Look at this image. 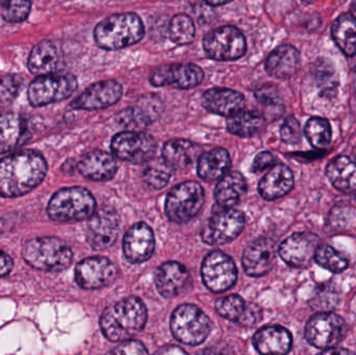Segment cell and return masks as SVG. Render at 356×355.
Returning a JSON list of instances; mask_svg holds the SVG:
<instances>
[{
	"label": "cell",
	"instance_id": "cell-23",
	"mask_svg": "<svg viewBox=\"0 0 356 355\" xmlns=\"http://www.w3.org/2000/svg\"><path fill=\"white\" fill-rule=\"evenodd\" d=\"M77 169L86 179L108 181L116 175L117 163L112 154L102 150H95L86 154L79 160Z\"/></svg>",
	"mask_w": 356,
	"mask_h": 355
},
{
	"label": "cell",
	"instance_id": "cell-29",
	"mask_svg": "<svg viewBox=\"0 0 356 355\" xmlns=\"http://www.w3.org/2000/svg\"><path fill=\"white\" fill-rule=\"evenodd\" d=\"M326 175L339 191L344 193L356 191V164L347 156L334 158L326 167Z\"/></svg>",
	"mask_w": 356,
	"mask_h": 355
},
{
	"label": "cell",
	"instance_id": "cell-50",
	"mask_svg": "<svg viewBox=\"0 0 356 355\" xmlns=\"http://www.w3.org/2000/svg\"><path fill=\"white\" fill-rule=\"evenodd\" d=\"M13 267H14V262H13L12 258L8 254H4L2 250H0V277L10 274Z\"/></svg>",
	"mask_w": 356,
	"mask_h": 355
},
{
	"label": "cell",
	"instance_id": "cell-15",
	"mask_svg": "<svg viewBox=\"0 0 356 355\" xmlns=\"http://www.w3.org/2000/svg\"><path fill=\"white\" fill-rule=\"evenodd\" d=\"M204 79L202 69L191 63H175L159 67L150 75V83L154 87L177 88L188 90L200 85Z\"/></svg>",
	"mask_w": 356,
	"mask_h": 355
},
{
	"label": "cell",
	"instance_id": "cell-31",
	"mask_svg": "<svg viewBox=\"0 0 356 355\" xmlns=\"http://www.w3.org/2000/svg\"><path fill=\"white\" fill-rule=\"evenodd\" d=\"M230 156L224 148H215L199 158L198 175L207 181L221 179L230 167Z\"/></svg>",
	"mask_w": 356,
	"mask_h": 355
},
{
	"label": "cell",
	"instance_id": "cell-16",
	"mask_svg": "<svg viewBox=\"0 0 356 355\" xmlns=\"http://www.w3.org/2000/svg\"><path fill=\"white\" fill-rule=\"evenodd\" d=\"M120 220L112 208H102L94 212L87 226V242L93 249L106 250L112 247L118 238Z\"/></svg>",
	"mask_w": 356,
	"mask_h": 355
},
{
	"label": "cell",
	"instance_id": "cell-3",
	"mask_svg": "<svg viewBox=\"0 0 356 355\" xmlns=\"http://www.w3.org/2000/svg\"><path fill=\"white\" fill-rule=\"evenodd\" d=\"M145 35L143 22L135 13L115 14L94 29V40L104 50H119L135 45Z\"/></svg>",
	"mask_w": 356,
	"mask_h": 355
},
{
	"label": "cell",
	"instance_id": "cell-17",
	"mask_svg": "<svg viewBox=\"0 0 356 355\" xmlns=\"http://www.w3.org/2000/svg\"><path fill=\"white\" fill-rule=\"evenodd\" d=\"M320 239L312 233H296L280 244V258L293 268H305L311 264L319 247Z\"/></svg>",
	"mask_w": 356,
	"mask_h": 355
},
{
	"label": "cell",
	"instance_id": "cell-14",
	"mask_svg": "<svg viewBox=\"0 0 356 355\" xmlns=\"http://www.w3.org/2000/svg\"><path fill=\"white\" fill-rule=\"evenodd\" d=\"M119 269L108 258L93 256L81 261L75 269V281L85 290H98L114 283Z\"/></svg>",
	"mask_w": 356,
	"mask_h": 355
},
{
	"label": "cell",
	"instance_id": "cell-7",
	"mask_svg": "<svg viewBox=\"0 0 356 355\" xmlns=\"http://www.w3.org/2000/svg\"><path fill=\"white\" fill-rule=\"evenodd\" d=\"M204 204V191L200 183L186 181L169 192L165 204L167 217L175 223L192 220Z\"/></svg>",
	"mask_w": 356,
	"mask_h": 355
},
{
	"label": "cell",
	"instance_id": "cell-1",
	"mask_svg": "<svg viewBox=\"0 0 356 355\" xmlns=\"http://www.w3.org/2000/svg\"><path fill=\"white\" fill-rule=\"evenodd\" d=\"M45 158L33 150H21L0 160V196L20 197L33 191L45 179Z\"/></svg>",
	"mask_w": 356,
	"mask_h": 355
},
{
	"label": "cell",
	"instance_id": "cell-32",
	"mask_svg": "<svg viewBox=\"0 0 356 355\" xmlns=\"http://www.w3.org/2000/svg\"><path fill=\"white\" fill-rule=\"evenodd\" d=\"M332 38L343 53L356 54V18L353 14L341 15L332 25Z\"/></svg>",
	"mask_w": 356,
	"mask_h": 355
},
{
	"label": "cell",
	"instance_id": "cell-12",
	"mask_svg": "<svg viewBox=\"0 0 356 355\" xmlns=\"http://www.w3.org/2000/svg\"><path fill=\"white\" fill-rule=\"evenodd\" d=\"M201 276L209 291L223 293L236 285L238 270L230 256L216 250L209 252L203 260Z\"/></svg>",
	"mask_w": 356,
	"mask_h": 355
},
{
	"label": "cell",
	"instance_id": "cell-43",
	"mask_svg": "<svg viewBox=\"0 0 356 355\" xmlns=\"http://www.w3.org/2000/svg\"><path fill=\"white\" fill-rule=\"evenodd\" d=\"M316 77L324 92L332 91L337 85L336 73L330 63L320 60L316 65Z\"/></svg>",
	"mask_w": 356,
	"mask_h": 355
},
{
	"label": "cell",
	"instance_id": "cell-27",
	"mask_svg": "<svg viewBox=\"0 0 356 355\" xmlns=\"http://www.w3.org/2000/svg\"><path fill=\"white\" fill-rule=\"evenodd\" d=\"M300 56L292 45H282L271 52L266 60V71L275 79H290L298 70Z\"/></svg>",
	"mask_w": 356,
	"mask_h": 355
},
{
	"label": "cell",
	"instance_id": "cell-22",
	"mask_svg": "<svg viewBox=\"0 0 356 355\" xmlns=\"http://www.w3.org/2000/svg\"><path fill=\"white\" fill-rule=\"evenodd\" d=\"M190 274L184 265L167 262L156 273V286L159 293L165 298H173L186 290Z\"/></svg>",
	"mask_w": 356,
	"mask_h": 355
},
{
	"label": "cell",
	"instance_id": "cell-44",
	"mask_svg": "<svg viewBox=\"0 0 356 355\" xmlns=\"http://www.w3.org/2000/svg\"><path fill=\"white\" fill-rule=\"evenodd\" d=\"M330 221L336 229H350L356 222V210L353 208H334L330 214Z\"/></svg>",
	"mask_w": 356,
	"mask_h": 355
},
{
	"label": "cell",
	"instance_id": "cell-4",
	"mask_svg": "<svg viewBox=\"0 0 356 355\" xmlns=\"http://www.w3.org/2000/svg\"><path fill=\"white\" fill-rule=\"evenodd\" d=\"M22 256L29 266L45 272L66 270L73 261L71 248L54 237L35 238L25 242Z\"/></svg>",
	"mask_w": 356,
	"mask_h": 355
},
{
	"label": "cell",
	"instance_id": "cell-26",
	"mask_svg": "<svg viewBox=\"0 0 356 355\" xmlns=\"http://www.w3.org/2000/svg\"><path fill=\"white\" fill-rule=\"evenodd\" d=\"M294 185V175L286 165H276L259 185V192L266 200H275L286 195Z\"/></svg>",
	"mask_w": 356,
	"mask_h": 355
},
{
	"label": "cell",
	"instance_id": "cell-34",
	"mask_svg": "<svg viewBox=\"0 0 356 355\" xmlns=\"http://www.w3.org/2000/svg\"><path fill=\"white\" fill-rule=\"evenodd\" d=\"M264 124L265 118L261 115L244 110L236 113L227 119L228 131L242 138L252 137L263 129Z\"/></svg>",
	"mask_w": 356,
	"mask_h": 355
},
{
	"label": "cell",
	"instance_id": "cell-45",
	"mask_svg": "<svg viewBox=\"0 0 356 355\" xmlns=\"http://www.w3.org/2000/svg\"><path fill=\"white\" fill-rule=\"evenodd\" d=\"M280 137L286 144H297L300 142V123L295 117L290 116L284 120L280 127Z\"/></svg>",
	"mask_w": 356,
	"mask_h": 355
},
{
	"label": "cell",
	"instance_id": "cell-8",
	"mask_svg": "<svg viewBox=\"0 0 356 355\" xmlns=\"http://www.w3.org/2000/svg\"><path fill=\"white\" fill-rule=\"evenodd\" d=\"M76 77L67 74L42 75L29 85L27 97L33 106H44L70 97L76 91Z\"/></svg>",
	"mask_w": 356,
	"mask_h": 355
},
{
	"label": "cell",
	"instance_id": "cell-10",
	"mask_svg": "<svg viewBox=\"0 0 356 355\" xmlns=\"http://www.w3.org/2000/svg\"><path fill=\"white\" fill-rule=\"evenodd\" d=\"M245 226V217L240 210L222 208L215 210L203 229L201 238L204 243L221 246L238 237Z\"/></svg>",
	"mask_w": 356,
	"mask_h": 355
},
{
	"label": "cell",
	"instance_id": "cell-28",
	"mask_svg": "<svg viewBox=\"0 0 356 355\" xmlns=\"http://www.w3.org/2000/svg\"><path fill=\"white\" fill-rule=\"evenodd\" d=\"M60 64V53L51 41H42L31 49L29 54V71L37 76L56 72Z\"/></svg>",
	"mask_w": 356,
	"mask_h": 355
},
{
	"label": "cell",
	"instance_id": "cell-40",
	"mask_svg": "<svg viewBox=\"0 0 356 355\" xmlns=\"http://www.w3.org/2000/svg\"><path fill=\"white\" fill-rule=\"evenodd\" d=\"M31 0H3L0 6V16L8 23L24 21L31 13Z\"/></svg>",
	"mask_w": 356,
	"mask_h": 355
},
{
	"label": "cell",
	"instance_id": "cell-13",
	"mask_svg": "<svg viewBox=\"0 0 356 355\" xmlns=\"http://www.w3.org/2000/svg\"><path fill=\"white\" fill-rule=\"evenodd\" d=\"M344 321L334 313L314 315L305 327V339L318 349H332L342 339Z\"/></svg>",
	"mask_w": 356,
	"mask_h": 355
},
{
	"label": "cell",
	"instance_id": "cell-54",
	"mask_svg": "<svg viewBox=\"0 0 356 355\" xmlns=\"http://www.w3.org/2000/svg\"><path fill=\"white\" fill-rule=\"evenodd\" d=\"M353 8L356 10V0H353Z\"/></svg>",
	"mask_w": 356,
	"mask_h": 355
},
{
	"label": "cell",
	"instance_id": "cell-21",
	"mask_svg": "<svg viewBox=\"0 0 356 355\" xmlns=\"http://www.w3.org/2000/svg\"><path fill=\"white\" fill-rule=\"evenodd\" d=\"M202 106L213 114L230 117L244 108L245 98L234 90L213 88L203 93Z\"/></svg>",
	"mask_w": 356,
	"mask_h": 355
},
{
	"label": "cell",
	"instance_id": "cell-11",
	"mask_svg": "<svg viewBox=\"0 0 356 355\" xmlns=\"http://www.w3.org/2000/svg\"><path fill=\"white\" fill-rule=\"evenodd\" d=\"M111 148L113 154L120 160L131 164H142L154 158L156 142L143 131H127L113 138Z\"/></svg>",
	"mask_w": 356,
	"mask_h": 355
},
{
	"label": "cell",
	"instance_id": "cell-25",
	"mask_svg": "<svg viewBox=\"0 0 356 355\" xmlns=\"http://www.w3.org/2000/svg\"><path fill=\"white\" fill-rule=\"evenodd\" d=\"M252 343L261 354H286L292 347V336L284 327H266L255 333Z\"/></svg>",
	"mask_w": 356,
	"mask_h": 355
},
{
	"label": "cell",
	"instance_id": "cell-48",
	"mask_svg": "<svg viewBox=\"0 0 356 355\" xmlns=\"http://www.w3.org/2000/svg\"><path fill=\"white\" fill-rule=\"evenodd\" d=\"M261 319V310L259 306L253 304H246L242 316L238 319V324L245 327H252L257 325Z\"/></svg>",
	"mask_w": 356,
	"mask_h": 355
},
{
	"label": "cell",
	"instance_id": "cell-55",
	"mask_svg": "<svg viewBox=\"0 0 356 355\" xmlns=\"http://www.w3.org/2000/svg\"><path fill=\"white\" fill-rule=\"evenodd\" d=\"M302 1L307 2V3H311V2H313L314 0H302Z\"/></svg>",
	"mask_w": 356,
	"mask_h": 355
},
{
	"label": "cell",
	"instance_id": "cell-5",
	"mask_svg": "<svg viewBox=\"0 0 356 355\" xmlns=\"http://www.w3.org/2000/svg\"><path fill=\"white\" fill-rule=\"evenodd\" d=\"M96 201L85 188H65L54 194L47 214L56 222H77L89 219L95 212Z\"/></svg>",
	"mask_w": 356,
	"mask_h": 355
},
{
	"label": "cell",
	"instance_id": "cell-30",
	"mask_svg": "<svg viewBox=\"0 0 356 355\" xmlns=\"http://www.w3.org/2000/svg\"><path fill=\"white\" fill-rule=\"evenodd\" d=\"M247 191V183L240 172L224 175L215 190L217 204L222 208H234L240 202Z\"/></svg>",
	"mask_w": 356,
	"mask_h": 355
},
{
	"label": "cell",
	"instance_id": "cell-33",
	"mask_svg": "<svg viewBox=\"0 0 356 355\" xmlns=\"http://www.w3.org/2000/svg\"><path fill=\"white\" fill-rule=\"evenodd\" d=\"M195 154L196 147L188 140H170L163 148V158L173 170L186 168L194 160Z\"/></svg>",
	"mask_w": 356,
	"mask_h": 355
},
{
	"label": "cell",
	"instance_id": "cell-35",
	"mask_svg": "<svg viewBox=\"0 0 356 355\" xmlns=\"http://www.w3.org/2000/svg\"><path fill=\"white\" fill-rule=\"evenodd\" d=\"M173 169L164 158H152L144 169V181L156 190L163 189L168 185L172 177Z\"/></svg>",
	"mask_w": 356,
	"mask_h": 355
},
{
	"label": "cell",
	"instance_id": "cell-52",
	"mask_svg": "<svg viewBox=\"0 0 356 355\" xmlns=\"http://www.w3.org/2000/svg\"><path fill=\"white\" fill-rule=\"evenodd\" d=\"M207 3H209V6H224V4L229 3L232 0H204Z\"/></svg>",
	"mask_w": 356,
	"mask_h": 355
},
{
	"label": "cell",
	"instance_id": "cell-18",
	"mask_svg": "<svg viewBox=\"0 0 356 355\" xmlns=\"http://www.w3.org/2000/svg\"><path fill=\"white\" fill-rule=\"evenodd\" d=\"M122 85L114 79L98 81L75 98L71 106L75 110H104L117 104L122 96Z\"/></svg>",
	"mask_w": 356,
	"mask_h": 355
},
{
	"label": "cell",
	"instance_id": "cell-38",
	"mask_svg": "<svg viewBox=\"0 0 356 355\" xmlns=\"http://www.w3.org/2000/svg\"><path fill=\"white\" fill-rule=\"evenodd\" d=\"M314 260L318 265L332 273H341L348 267V260L330 245H319Z\"/></svg>",
	"mask_w": 356,
	"mask_h": 355
},
{
	"label": "cell",
	"instance_id": "cell-37",
	"mask_svg": "<svg viewBox=\"0 0 356 355\" xmlns=\"http://www.w3.org/2000/svg\"><path fill=\"white\" fill-rule=\"evenodd\" d=\"M171 41L177 45H186L194 41L196 28L190 17L184 14L175 15L169 23Z\"/></svg>",
	"mask_w": 356,
	"mask_h": 355
},
{
	"label": "cell",
	"instance_id": "cell-46",
	"mask_svg": "<svg viewBox=\"0 0 356 355\" xmlns=\"http://www.w3.org/2000/svg\"><path fill=\"white\" fill-rule=\"evenodd\" d=\"M255 98L259 100V104L268 108H278L280 104V93L275 85H266L259 88L255 92Z\"/></svg>",
	"mask_w": 356,
	"mask_h": 355
},
{
	"label": "cell",
	"instance_id": "cell-6",
	"mask_svg": "<svg viewBox=\"0 0 356 355\" xmlns=\"http://www.w3.org/2000/svg\"><path fill=\"white\" fill-rule=\"evenodd\" d=\"M170 327L178 342L184 345L196 346L209 337L211 322L200 308L193 304H182L173 313Z\"/></svg>",
	"mask_w": 356,
	"mask_h": 355
},
{
	"label": "cell",
	"instance_id": "cell-42",
	"mask_svg": "<svg viewBox=\"0 0 356 355\" xmlns=\"http://www.w3.org/2000/svg\"><path fill=\"white\" fill-rule=\"evenodd\" d=\"M23 79L19 75L0 76V108H6L18 97L22 89Z\"/></svg>",
	"mask_w": 356,
	"mask_h": 355
},
{
	"label": "cell",
	"instance_id": "cell-49",
	"mask_svg": "<svg viewBox=\"0 0 356 355\" xmlns=\"http://www.w3.org/2000/svg\"><path fill=\"white\" fill-rule=\"evenodd\" d=\"M275 162V158L271 152L264 151L257 154V158L253 160L251 171L254 173L261 172L265 169L269 168Z\"/></svg>",
	"mask_w": 356,
	"mask_h": 355
},
{
	"label": "cell",
	"instance_id": "cell-19",
	"mask_svg": "<svg viewBox=\"0 0 356 355\" xmlns=\"http://www.w3.org/2000/svg\"><path fill=\"white\" fill-rule=\"evenodd\" d=\"M156 246L154 231L143 222L136 223L125 233L123 251L131 264H142L152 258Z\"/></svg>",
	"mask_w": 356,
	"mask_h": 355
},
{
	"label": "cell",
	"instance_id": "cell-41",
	"mask_svg": "<svg viewBox=\"0 0 356 355\" xmlns=\"http://www.w3.org/2000/svg\"><path fill=\"white\" fill-rule=\"evenodd\" d=\"M245 306L246 304L244 300L238 295H229L216 302V311L218 314L232 322H238L244 312Z\"/></svg>",
	"mask_w": 356,
	"mask_h": 355
},
{
	"label": "cell",
	"instance_id": "cell-47",
	"mask_svg": "<svg viewBox=\"0 0 356 355\" xmlns=\"http://www.w3.org/2000/svg\"><path fill=\"white\" fill-rule=\"evenodd\" d=\"M113 354L141 355L147 354L148 350L142 342L137 340H125L112 352Z\"/></svg>",
	"mask_w": 356,
	"mask_h": 355
},
{
	"label": "cell",
	"instance_id": "cell-20",
	"mask_svg": "<svg viewBox=\"0 0 356 355\" xmlns=\"http://www.w3.org/2000/svg\"><path fill=\"white\" fill-rule=\"evenodd\" d=\"M275 243L267 238H261L245 249L242 264L245 273L251 277L267 274L273 268L275 261Z\"/></svg>",
	"mask_w": 356,
	"mask_h": 355
},
{
	"label": "cell",
	"instance_id": "cell-36",
	"mask_svg": "<svg viewBox=\"0 0 356 355\" xmlns=\"http://www.w3.org/2000/svg\"><path fill=\"white\" fill-rule=\"evenodd\" d=\"M305 135L313 147L323 149L332 141V127L325 119L314 117L305 125Z\"/></svg>",
	"mask_w": 356,
	"mask_h": 355
},
{
	"label": "cell",
	"instance_id": "cell-2",
	"mask_svg": "<svg viewBox=\"0 0 356 355\" xmlns=\"http://www.w3.org/2000/svg\"><path fill=\"white\" fill-rule=\"evenodd\" d=\"M147 321L145 304L137 297H129L108 306L100 318V329L111 342L131 339L143 331Z\"/></svg>",
	"mask_w": 356,
	"mask_h": 355
},
{
	"label": "cell",
	"instance_id": "cell-51",
	"mask_svg": "<svg viewBox=\"0 0 356 355\" xmlns=\"http://www.w3.org/2000/svg\"><path fill=\"white\" fill-rule=\"evenodd\" d=\"M158 354H186V352L177 346H167L159 350Z\"/></svg>",
	"mask_w": 356,
	"mask_h": 355
},
{
	"label": "cell",
	"instance_id": "cell-24",
	"mask_svg": "<svg viewBox=\"0 0 356 355\" xmlns=\"http://www.w3.org/2000/svg\"><path fill=\"white\" fill-rule=\"evenodd\" d=\"M29 135V127L22 117L15 113H0V154L20 147Z\"/></svg>",
	"mask_w": 356,
	"mask_h": 355
},
{
	"label": "cell",
	"instance_id": "cell-9",
	"mask_svg": "<svg viewBox=\"0 0 356 355\" xmlns=\"http://www.w3.org/2000/svg\"><path fill=\"white\" fill-rule=\"evenodd\" d=\"M202 46L209 58L221 62L238 60L246 53L247 49L244 33L232 25L218 27L207 33Z\"/></svg>",
	"mask_w": 356,
	"mask_h": 355
},
{
	"label": "cell",
	"instance_id": "cell-53",
	"mask_svg": "<svg viewBox=\"0 0 356 355\" xmlns=\"http://www.w3.org/2000/svg\"><path fill=\"white\" fill-rule=\"evenodd\" d=\"M353 85H355V90L356 92V68H355V76H353Z\"/></svg>",
	"mask_w": 356,
	"mask_h": 355
},
{
	"label": "cell",
	"instance_id": "cell-39",
	"mask_svg": "<svg viewBox=\"0 0 356 355\" xmlns=\"http://www.w3.org/2000/svg\"><path fill=\"white\" fill-rule=\"evenodd\" d=\"M117 122L131 131L143 129L154 121V116L149 114L148 110L144 108H125L122 112L119 113L116 118Z\"/></svg>",
	"mask_w": 356,
	"mask_h": 355
}]
</instances>
